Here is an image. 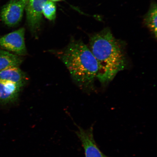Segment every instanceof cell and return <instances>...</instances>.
<instances>
[{"label": "cell", "mask_w": 157, "mask_h": 157, "mask_svg": "<svg viewBox=\"0 0 157 157\" xmlns=\"http://www.w3.org/2000/svg\"><path fill=\"white\" fill-rule=\"evenodd\" d=\"M42 14L49 20L52 21L56 19V7L54 2L48 0L44 3L42 7Z\"/></svg>", "instance_id": "8fae6325"}, {"label": "cell", "mask_w": 157, "mask_h": 157, "mask_svg": "<svg viewBox=\"0 0 157 157\" xmlns=\"http://www.w3.org/2000/svg\"><path fill=\"white\" fill-rule=\"evenodd\" d=\"M25 33V29L22 27L1 37L0 48L20 56H25L27 50Z\"/></svg>", "instance_id": "3957f363"}, {"label": "cell", "mask_w": 157, "mask_h": 157, "mask_svg": "<svg viewBox=\"0 0 157 157\" xmlns=\"http://www.w3.org/2000/svg\"><path fill=\"white\" fill-rule=\"evenodd\" d=\"M21 56L0 49V71L6 69L19 67L23 62Z\"/></svg>", "instance_id": "9c48e42d"}, {"label": "cell", "mask_w": 157, "mask_h": 157, "mask_svg": "<svg viewBox=\"0 0 157 157\" xmlns=\"http://www.w3.org/2000/svg\"><path fill=\"white\" fill-rule=\"evenodd\" d=\"M97 61V79L105 86L127 67L124 42L115 38L109 27L90 34L88 46Z\"/></svg>", "instance_id": "6da1fadb"}, {"label": "cell", "mask_w": 157, "mask_h": 157, "mask_svg": "<svg viewBox=\"0 0 157 157\" xmlns=\"http://www.w3.org/2000/svg\"><path fill=\"white\" fill-rule=\"evenodd\" d=\"M157 8L156 2L151 3L148 10L143 17V22L155 38H157Z\"/></svg>", "instance_id": "30bf717a"}, {"label": "cell", "mask_w": 157, "mask_h": 157, "mask_svg": "<svg viewBox=\"0 0 157 157\" xmlns=\"http://www.w3.org/2000/svg\"><path fill=\"white\" fill-rule=\"evenodd\" d=\"M29 79L27 74L19 67L6 69L0 71V80L24 86Z\"/></svg>", "instance_id": "ba28073f"}, {"label": "cell", "mask_w": 157, "mask_h": 157, "mask_svg": "<svg viewBox=\"0 0 157 157\" xmlns=\"http://www.w3.org/2000/svg\"><path fill=\"white\" fill-rule=\"evenodd\" d=\"M24 86L0 80V105L14 103Z\"/></svg>", "instance_id": "52a82bcc"}, {"label": "cell", "mask_w": 157, "mask_h": 157, "mask_svg": "<svg viewBox=\"0 0 157 157\" xmlns=\"http://www.w3.org/2000/svg\"><path fill=\"white\" fill-rule=\"evenodd\" d=\"M56 54L80 89L86 91L93 89L97 79L98 64L89 47L83 41L72 38L67 46Z\"/></svg>", "instance_id": "7a4b0ae2"}, {"label": "cell", "mask_w": 157, "mask_h": 157, "mask_svg": "<svg viewBox=\"0 0 157 157\" xmlns=\"http://www.w3.org/2000/svg\"><path fill=\"white\" fill-rule=\"evenodd\" d=\"M28 0H10L1 12L2 21L7 26L12 27L22 19Z\"/></svg>", "instance_id": "277c9868"}, {"label": "cell", "mask_w": 157, "mask_h": 157, "mask_svg": "<svg viewBox=\"0 0 157 157\" xmlns=\"http://www.w3.org/2000/svg\"><path fill=\"white\" fill-rule=\"evenodd\" d=\"M49 1H52V2H58L61 1H62V0H49Z\"/></svg>", "instance_id": "7c38bea8"}, {"label": "cell", "mask_w": 157, "mask_h": 157, "mask_svg": "<svg viewBox=\"0 0 157 157\" xmlns=\"http://www.w3.org/2000/svg\"><path fill=\"white\" fill-rule=\"evenodd\" d=\"M76 125L78 130L75 133L81 141L85 157H108L101 151L96 143L94 138L93 126L84 129L78 125Z\"/></svg>", "instance_id": "8992f818"}, {"label": "cell", "mask_w": 157, "mask_h": 157, "mask_svg": "<svg viewBox=\"0 0 157 157\" xmlns=\"http://www.w3.org/2000/svg\"><path fill=\"white\" fill-rule=\"evenodd\" d=\"M48 0H28L25 11L29 30L36 36L40 30L42 18V7Z\"/></svg>", "instance_id": "5b68a950"}]
</instances>
